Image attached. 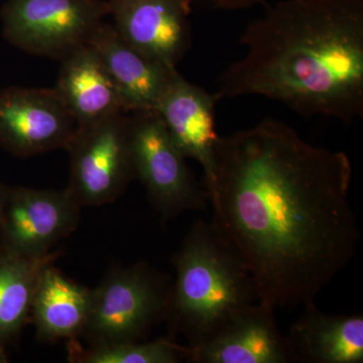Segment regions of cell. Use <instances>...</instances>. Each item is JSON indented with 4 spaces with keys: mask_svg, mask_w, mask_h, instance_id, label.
Instances as JSON below:
<instances>
[{
    "mask_svg": "<svg viewBox=\"0 0 363 363\" xmlns=\"http://www.w3.org/2000/svg\"><path fill=\"white\" fill-rule=\"evenodd\" d=\"M343 152L306 142L266 118L219 136L212 223L245 262L259 302L274 309L314 303L359 241Z\"/></svg>",
    "mask_w": 363,
    "mask_h": 363,
    "instance_id": "cell-1",
    "label": "cell"
},
{
    "mask_svg": "<svg viewBox=\"0 0 363 363\" xmlns=\"http://www.w3.org/2000/svg\"><path fill=\"white\" fill-rule=\"evenodd\" d=\"M217 100L257 95L303 116H363V0H281L242 33Z\"/></svg>",
    "mask_w": 363,
    "mask_h": 363,
    "instance_id": "cell-2",
    "label": "cell"
},
{
    "mask_svg": "<svg viewBox=\"0 0 363 363\" xmlns=\"http://www.w3.org/2000/svg\"><path fill=\"white\" fill-rule=\"evenodd\" d=\"M164 320L187 346L199 345L236 313L259 301L250 271L212 222L196 221L172 259Z\"/></svg>",
    "mask_w": 363,
    "mask_h": 363,
    "instance_id": "cell-3",
    "label": "cell"
},
{
    "mask_svg": "<svg viewBox=\"0 0 363 363\" xmlns=\"http://www.w3.org/2000/svg\"><path fill=\"white\" fill-rule=\"evenodd\" d=\"M169 286L168 279L145 262L112 269L92 290L80 336L89 345L143 340L164 320Z\"/></svg>",
    "mask_w": 363,
    "mask_h": 363,
    "instance_id": "cell-4",
    "label": "cell"
},
{
    "mask_svg": "<svg viewBox=\"0 0 363 363\" xmlns=\"http://www.w3.org/2000/svg\"><path fill=\"white\" fill-rule=\"evenodd\" d=\"M109 11L107 0H9L4 35L28 54L61 61L87 44Z\"/></svg>",
    "mask_w": 363,
    "mask_h": 363,
    "instance_id": "cell-5",
    "label": "cell"
},
{
    "mask_svg": "<svg viewBox=\"0 0 363 363\" xmlns=\"http://www.w3.org/2000/svg\"><path fill=\"white\" fill-rule=\"evenodd\" d=\"M66 150L71 157L66 189L81 207L116 201L135 179L128 112L78 128Z\"/></svg>",
    "mask_w": 363,
    "mask_h": 363,
    "instance_id": "cell-6",
    "label": "cell"
},
{
    "mask_svg": "<svg viewBox=\"0 0 363 363\" xmlns=\"http://www.w3.org/2000/svg\"><path fill=\"white\" fill-rule=\"evenodd\" d=\"M130 133L135 178L162 218L205 209L206 189L200 187L157 112L130 113Z\"/></svg>",
    "mask_w": 363,
    "mask_h": 363,
    "instance_id": "cell-7",
    "label": "cell"
},
{
    "mask_svg": "<svg viewBox=\"0 0 363 363\" xmlns=\"http://www.w3.org/2000/svg\"><path fill=\"white\" fill-rule=\"evenodd\" d=\"M80 205L67 189L7 186L0 203V245L26 257H43L77 228Z\"/></svg>",
    "mask_w": 363,
    "mask_h": 363,
    "instance_id": "cell-8",
    "label": "cell"
},
{
    "mask_svg": "<svg viewBox=\"0 0 363 363\" xmlns=\"http://www.w3.org/2000/svg\"><path fill=\"white\" fill-rule=\"evenodd\" d=\"M77 130L75 118L55 88L0 91V145L14 156L67 150Z\"/></svg>",
    "mask_w": 363,
    "mask_h": 363,
    "instance_id": "cell-9",
    "label": "cell"
},
{
    "mask_svg": "<svg viewBox=\"0 0 363 363\" xmlns=\"http://www.w3.org/2000/svg\"><path fill=\"white\" fill-rule=\"evenodd\" d=\"M114 28L138 51L177 68L192 45L193 0H107Z\"/></svg>",
    "mask_w": 363,
    "mask_h": 363,
    "instance_id": "cell-10",
    "label": "cell"
},
{
    "mask_svg": "<svg viewBox=\"0 0 363 363\" xmlns=\"http://www.w3.org/2000/svg\"><path fill=\"white\" fill-rule=\"evenodd\" d=\"M274 310L259 301L247 306L204 342L186 346L185 359L194 363L294 362Z\"/></svg>",
    "mask_w": 363,
    "mask_h": 363,
    "instance_id": "cell-11",
    "label": "cell"
},
{
    "mask_svg": "<svg viewBox=\"0 0 363 363\" xmlns=\"http://www.w3.org/2000/svg\"><path fill=\"white\" fill-rule=\"evenodd\" d=\"M217 102L215 94L189 82L177 71L156 108L182 155L201 164L208 197L215 183Z\"/></svg>",
    "mask_w": 363,
    "mask_h": 363,
    "instance_id": "cell-12",
    "label": "cell"
},
{
    "mask_svg": "<svg viewBox=\"0 0 363 363\" xmlns=\"http://www.w3.org/2000/svg\"><path fill=\"white\" fill-rule=\"evenodd\" d=\"M89 44L116 81L130 113L156 111L177 68L152 59L119 35L112 23L102 21Z\"/></svg>",
    "mask_w": 363,
    "mask_h": 363,
    "instance_id": "cell-13",
    "label": "cell"
},
{
    "mask_svg": "<svg viewBox=\"0 0 363 363\" xmlns=\"http://www.w3.org/2000/svg\"><path fill=\"white\" fill-rule=\"evenodd\" d=\"M55 90L78 124V128L130 112L104 61L89 44L61 60Z\"/></svg>",
    "mask_w": 363,
    "mask_h": 363,
    "instance_id": "cell-14",
    "label": "cell"
},
{
    "mask_svg": "<svg viewBox=\"0 0 363 363\" xmlns=\"http://www.w3.org/2000/svg\"><path fill=\"white\" fill-rule=\"evenodd\" d=\"M291 326L286 336L294 362H363V316L329 315L314 303Z\"/></svg>",
    "mask_w": 363,
    "mask_h": 363,
    "instance_id": "cell-15",
    "label": "cell"
},
{
    "mask_svg": "<svg viewBox=\"0 0 363 363\" xmlns=\"http://www.w3.org/2000/svg\"><path fill=\"white\" fill-rule=\"evenodd\" d=\"M92 290L67 278L52 262L40 272L32 315L37 336L43 341L77 339L89 315Z\"/></svg>",
    "mask_w": 363,
    "mask_h": 363,
    "instance_id": "cell-16",
    "label": "cell"
},
{
    "mask_svg": "<svg viewBox=\"0 0 363 363\" xmlns=\"http://www.w3.org/2000/svg\"><path fill=\"white\" fill-rule=\"evenodd\" d=\"M57 255L26 257L0 245V362L30 317L40 272Z\"/></svg>",
    "mask_w": 363,
    "mask_h": 363,
    "instance_id": "cell-17",
    "label": "cell"
},
{
    "mask_svg": "<svg viewBox=\"0 0 363 363\" xmlns=\"http://www.w3.org/2000/svg\"><path fill=\"white\" fill-rule=\"evenodd\" d=\"M69 343V360L80 363H176L185 359L187 351L171 339L94 344L87 348L76 339Z\"/></svg>",
    "mask_w": 363,
    "mask_h": 363,
    "instance_id": "cell-18",
    "label": "cell"
},
{
    "mask_svg": "<svg viewBox=\"0 0 363 363\" xmlns=\"http://www.w3.org/2000/svg\"><path fill=\"white\" fill-rule=\"evenodd\" d=\"M264 0H214L215 4L226 11H238L262 4Z\"/></svg>",
    "mask_w": 363,
    "mask_h": 363,
    "instance_id": "cell-19",
    "label": "cell"
},
{
    "mask_svg": "<svg viewBox=\"0 0 363 363\" xmlns=\"http://www.w3.org/2000/svg\"><path fill=\"white\" fill-rule=\"evenodd\" d=\"M6 185H4V184L0 183V203L2 201V198H4V193H6Z\"/></svg>",
    "mask_w": 363,
    "mask_h": 363,
    "instance_id": "cell-20",
    "label": "cell"
}]
</instances>
